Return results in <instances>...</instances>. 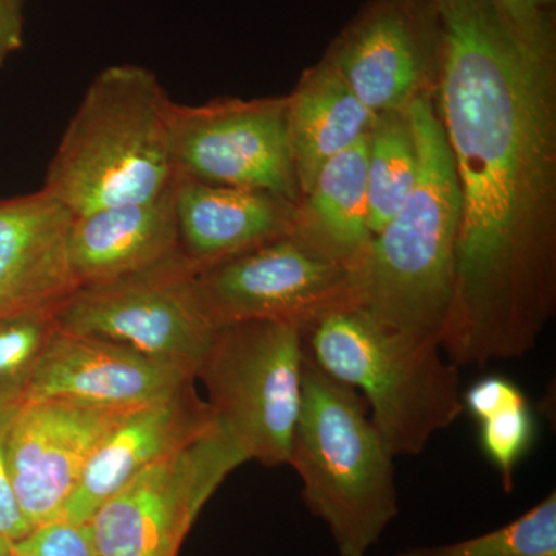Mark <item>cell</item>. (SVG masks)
Segmentation results:
<instances>
[{"label":"cell","mask_w":556,"mask_h":556,"mask_svg":"<svg viewBox=\"0 0 556 556\" xmlns=\"http://www.w3.org/2000/svg\"><path fill=\"white\" fill-rule=\"evenodd\" d=\"M438 112L459 181L455 295L441 336L456 367L525 357L556 302V39L490 0H437Z\"/></svg>","instance_id":"1"},{"label":"cell","mask_w":556,"mask_h":556,"mask_svg":"<svg viewBox=\"0 0 556 556\" xmlns=\"http://www.w3.org/2000/svg\"><path fill=\"white\" fill-rule=\"evenodd\" d=\"M434 98L422 94L407 108L419 153L415 188L354 274L358 308L388 327L441 340L455 295L463 203Z\"/></svg>","instance_id":"2"},{"label":"cell","mask_w":556,"mask_h":556,"mask_svg":"<svg viewBox=\"0 0 556 556\" xmlns=\"http://www.w3.org/2000/svg\"><path fill=\"white\" fill-rule=\"evenodd\" d=\"M172 104L150 70L134 64L102 70L68 121L42 190L73 217L160 195L177 178Z\"/></svg>","instance_id":"3"},{"label":"cell","mask_w":556,"mask_h":556,"mask_svg":"<svg viewBox=\"0 0 556 556\" xmlns=\"http://www.w3.org/2000/svg\"><path fill=\"white\" fill-rule=\"evenodd\" d=\"M367 407L356 388L329 376L305 350L288 466L338 556H368L399 514L394 455Z\"/></svg>","instance_id":"4"},{"label":"cell","mask_w":556,"mask_h":556,"mask_svg":"<svg viewBox=\"0 0 556 556\" xmlns=\"http://www.w3.org/2000/svg\"><path fill=\"white\" fill-rule=\"evenodd\" d=\"M303 342L318 367L364 394L394 457L420 455L464 413L457 367L434 336L388 327L356 306L318 321Z\"/></svg>","instance_id":"5"},{"label":"cell","mask_w":556,"mask_h":556,"mask_svg":"<svg viewBox=\"0 0 556 556\" xmlns=\"http://www.w3.org/2000/svg\"><path fill=\"white\" fill-rule=\"evenodd\" d=\"M305 342L302 329L274 320L218 328L195 379L207 405L247 455L265 467L285 466L298 422Z\"/></svg>","instance_id":"6"},{"label":"cell","mask_w":556,"mask_h":556,"mask_svg":"<svg viewBox=\"0 0 556 556\" xmlns=\"http://www.w3.org/2000/svg\"><path fill=\"white\" fill-rule=\"evenodd\" d=\"M197 270L179 251L134 276L76 288L56 306V327L181 365L195 375L218 331L197 291Z\"/></svg>","instance_id":"7"},{"label":"cell","mask_w":556,"mask_h":556,"mask_svg":"<svg viewBox=\"0 0 556 556\" xmlns=\"http://www.w3.org/2000/svg\"><path fill=\"white\" fill-rule=\"evenodd\" d=\"M248 463L217 420L131 479L87 522L101 556H177L219 485Z\"/></svg>","instance_id":"8"},{"label":"cell","mask_w":556,"mask_h":556,"mask_svg":"<svg viewBox=\"0 0 556 556\" xmlns=\"http://www.w3.org/2000/svg\"><path fill=\"white\" fill-rule=\"evenodd\" d=\"M195 285L218 328L274 320L305 336L325 317L358 306L354 269L314 254L291 236L197 270Z\"/></svg>","instance_id":"9"},{"label":"cell","mask_w":556,"mask_h":556,"mask_svg":"<svg viewBox=\"0 0 556 556\" xmlns=\"http://www.w3.org/2000/svg\"><path fill=\"white\" fill-rule=\"evenodd\" d=\"M175 175L208 185L262 190L300 204L289 144L288 98L174 102L169 119Z\"/></svg>","instance_id":"10"},{"label":"cell","mask_w":556,"mask_h":556,"mask_svg":"<svg viewBox=\"0 0 556 556\" xmlns=\"http://www.w3.org/2000/svg\"><path fill=\"white\" fill-rule=\"evenodd\" d=\"M442 47L437 0H369L324 61L379 115L437 93Z\"/></svg>","instance_id":"11"},{"label":"cell","mask_w":556,"mask_h":556,"mask_svg":"<svg viewBox=\"0 0 556 556\" xmlns=\"http://www.w3.org/2000/svg\"><path fill=\"white\" fill-rule=\"evenodd\" d=\"M130 409L25 401L11 424V484L31 529L61 521L94 450Z\"/></svg>","instance_id":"12"},{"label":"cell","mask_w":556,"mask_h":556,"mask_svg":"<svg viewBox=\"0 0 556 556\" xmlns=\"http://www.w3.org/2000/svg\"><path fill=\"white\" fill-rule=\"evenodd\" d=\"M190 369L73 332L51 336L25 401L60 399L108 408H137L193 382Z\"/></svg>","instance_id":"13"},{"label":"cell","mask_w":556,"mask_h":556,"mask_svg":"<svg viewBox=\"0 0 556 556\" xmlns=\"http://www.w3.org/2000/svg\"><path fill=\"white\" fill-rule=\"evenodd\" d=\"M193 383L195 380L169 397L130 409L109 431L84 468L62 519L89 522L131 479L214 426L212 409Z\"/></svg>","instance_id":"14"},{"label":"cell","mask_w":556,"mask_h":556,"mask_svg":"<svg viewBox=\"0 0 556 556\" xmlns=\"http://www.w3.org/2000/svg\"><path fill=\"white\" fill-rule=\"evenodd\" d=\"M72 218L42 189L0 201V320L60 305L75 291L67 262Z\"/></svg>","instance_id":"15"},{"label":"cell","mask_w":556,"mask_h":556,"mask_svg":"<svg viewBox=\"0 0 556 556\" xmlns=\"http://www.w3.org/2000/svg\"><path fill=\"white\" fill-rule=\"evenodd\" d=\"M179 252L175 181L153 199L73 217L67 262L76 288L108 283Z\"/></svg>","instance_id":"16"},{"label":"cell","mask_w":556,"mask_h":556,"mask_svg":"<svg viewBox=\"0 0 556 556\" xmlns=\"http://www.w3.org/2000/svg\"><path fill=\"white\" fill-rule=\"evenodd\" d=\"M299 204L262 190L175 178L179 251L197 269L291 233Z\"/></svg>","instance_id":"17"},{"label":"cell","mask_w":556,"mask_h":556,"mask_svg":"<svg viewBox=\"0 0 556 556\" xmlns=\"http://www.w3.org/2000/svg\"><path fill=\"white\" fill-rule=\"evenodd\" d=\"M369 134L329 160L295 212L289 236L320 257L356 269L371 243L368 225Z\"/></svg>","instance_id":"18"},{"label":"cell","mask_w":556,"mask_h":556,"mask_svg":"<svg viewBox=\"0 0 556 556\" xmlns=\"http://www.w3.org/2000/svg\"><path fill=\"white\" fill-rule=\"evenodd\" d=\"M376 118L327 61L303 75L288 97L289 144L302 197L321 167L368 135Z\"/></svg>","instance_id":"19"},{"label":"cell","mask_w":556,"mask_h":556,"mask_svg":"<svg viewBox=\"0 0 556 556\" xmlns=\"http://www.w3.org/2000/svg\"><path fill=\"white\" fill-rule=\"evenodd\" d=\"M419 153L407 109L379 113L368 146V225L372 237L415 188Z\"/></svg>","instance_id":"20"},{"label":"cell","mask_w":556,"mask_h":556,"mask_svg":"<svg viewBox=\"0 0 556 556\" xmlns=\"http://www.w3.org/2000/svg\"><path fill=\"white\" fill-rule=\"evenodd\" d=\"M394 556H556V493L508 525L439 546L409 547Z\"/></svg>","instance_id":"21"},{"label":"cell","mask_w":556,"mask_h":556,"mask_svg":"<svg viewBox=\"0 0 556 556\" xmlns=\"http://www.w3.org/2000/svg\"><path fill=\"white\" fill-rule=\"evenodd\" d=\"M56 306L0 320V408L27 399L40 356L58 328Z\"/></svg>","instance_id":"22"},{"label":"cell","mask_w":556,"mask_h":556,"mask_svg":"<svg viewBox=\"0 0 556 556\" xmlns=\"http://www.w3.org/2000/svg\"><path fill=\"white\" fill-rule=\"evenodd\" d=\"M478 424L482 453L500 471L504 490L510 493L518 464L535 444L536 422L529 399L497 409Z\"/></svg>","instance_id":"23"},{"label":"cell","mask_w":556,"mask_h":556,"mask_svg":"<svg viewBox=\"0 0 556 556\" xmlns=\"http://www.w3.org/2000/svg\"><path fill=\"white\" fill-rule=\"evenodd\" d=\"M13 551L20 556H101L89 525L65 519L36 527Z\"/></svg>","instance_id":"24"},{"label":"cell","mask_w":556,"mask_h":556,"mask_svg":"<svg viewBox=\"0 0 556 556\" xmlns=\"http://www.w3.org/2000/svg\"><path fill=\"white\" fill-rule=\"evenodd\" d=\"M21 405L0 408V538H5L13 544L27 536L33 530L17 503L16 493L11 484L9 456H7L11 424Z\"/></svg>","instance_id":"25"},{"label":"cell","mask_w":556,"mask_h":556,"mask_svg":"<svg viewBox=\"0 0 556 556\" xmlns=\"http://www.w3.org/2000/svg\"><path fill=\"white\" fill-rule=\"evenodd\" d=\"M527 399L525 391L504 376H485L463 393L464 412L470 413L477 422L492 416L497 409Z\"/></svg>","instance_id":"26"},{"label":"cell","mask_w":556,"mask_h":556,"mask_svg":"<svg viewBox=\"0 0 556 556\" xmlns=\"http://www.w3.org/2000/svg\"><path fill=\"white\" fill-rule=\"evenodd\" d=\"M522 35L556 39L555 0H490Z\"/></svg>","instance_id":"27"},{"label":"cell","mask_w":556,"mask_h":556,"mask_svg":"<svg viewBox=\"0 0 556 556\" xmlns=\"http://www.w3.org/2000/svg\"><path fill=\"white\" fill-rule=\"evenodd\" d=\"M25 0H0V67L24 42Z\"/></svg>","instance_id":"28"},{"label":"cell","mask_w":556,"mask_h":556,"mask_svg":"<svg viewBox=\"0 0 556 556\" xmlns=\"http://www.w3.org/2000/svg\"><path fill=\"white\" fill-rule=\"evenodd\" d=\"M13 548V543H10L5 538H0V556H9Z\"/></svg>","instance_id":"29"},{"label":"cell","mask_w":556,"mask_h":556,"mask_svg":"<svg viewBox=\"0 0 556 556\" xmlns=\"http://www.w3.org/2000/svg\"><path fill=\"white\" fill-rule=\"evenodd\" d=\"M9 556H20L16 554V552L13 551V548H11V554Z\"/></svg>","instance_id":"30"}]
</instances>
